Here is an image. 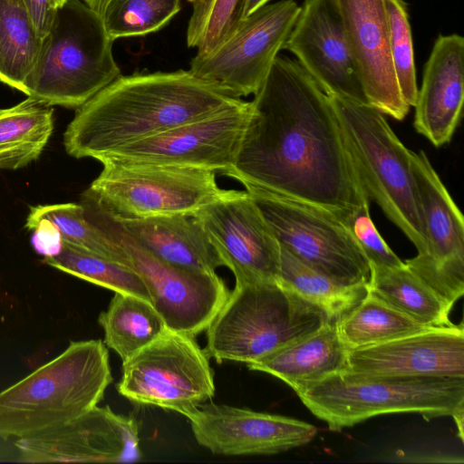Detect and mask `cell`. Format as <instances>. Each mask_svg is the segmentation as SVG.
<instances>
[{
	"instance_id": "cell-38",
	"label": "cell",
	"mask_w": 464,
	"mask_h": 464,
	"mask_svg": "<svg viewBox=\"0 0 464 464\" xmlns=\"http://www.w3.org/2000/svg\"><path fill=\"white\" fill-rule=\"evenodd\" d=\"M269 0H243L240 19L247 17L262 6L266 5Z\"/></svg>"
},
{
	"instance_id": "cell-34",
	"label": "cell",
	"mask_w": 464,
	"mask_h": 464,
	"mask_svg": "<svg viewBox=\"0 0 464 464\" xmlns=\"http://www.w3.org/2000/svg\"><path fill=\"white\" fill-rule=\"evenodd\" d=\"M389 23L390 50L401 95L409 106H414L418 85L411 29L407 7L402 0H385Z\"/></svg>"
},
{
	"instance_id": "cell-2",
	"label": "cell",
	"mask_w": 464,
	"mask_h": 464,
	"mask_svg": "<svg viewBox=\"0 0 464 464\" xmlns=\"http://www.w3.org/2000/svg\"><path fill=\"white\" fill-rule=\"evenodd\" d=\"M241 101L189 70L120 75L76 109L63 134V145L75 159L98 160Z\"/></svg>"
},
{
	"instance_id": "cell-36",
	"label": "cell",
	"mask_w": 464,
	"mask_h": 464,
	"mask_svg": "<svg viewBox=\"0 0 464 464\" xmlns=\"http://www.w3.org/2000/svg\"><path fill=\"white\" fill-rule=\"evenodd\" d=\"M31 230L34 232L32 245L38 254L44 257H49L60 253L63 238L53 223L48 219H41Z\"/></svg>"
},
{
	"instance_id": "cell-31",
	"label": "cell",
	"mask_w": 464,
	"mask_h": 464,
	"mask_svg": "<svg viewBox=\"0 0 464 464\" xmlns=\"http://www.w3.org/2000/svg\"><path fill=\"white\" fill-rule=\"evenodd\" d=\"M43 263L114 293L132 295L151 303L147 286L134 270L66 243L63 242L59 254L44 257Z\"/></svg>"
},
{
	"instance_id": "cell-17",
	"label": "cell",
	"mask_w": 464,
	"mask_h": 464,
	"mask_svg": "<svg viewBox=\"0 0 464 464\" xmlns=\"http://www.w3.org/2000/svg\"><path fill=\"white\" fill-rule=\"evenodd\" d=\"M185 417L198 445L222 456L277 454L309 443L317 433L300 420L213 402Z\"/></svg>"
},
{
	"instance_id": "cell-16",
	"label": "cell",
	"mask_w": 464,
	"mask_h": 464,
	"mask_svg": "<svg viewBox=\"0 0 464 464\" xmlns=\"http://www.w3.org/2000/svg\"><path fill=\"white\" fill-rule=\"evenodd\" d=\"M195 216L236 282L278 280L279 243L247 191L228 189Z\"/></svg>"
},
{
	"instance_id": "cell-7",
	"label": "cell",
	"mask_w": 464,
	"mask_h": 464,
	"mask_svg": "<svg viewBox=\"0 0 464 464\" xmlns=\"http://www.w3.org/2000/svg\"><path fill=\"white\" fill-rule=\"evenodd\" d=\"M296 394L331 430H341L383 414L416 412L428 420L451 416L464 406V378L362 377L342 371Z\"/></svg>"
},
{
	"instance_id": "cell-39",
	"label": "cell",
	"mask_w": 464,
	"mask_h": 464,
	"mask_svg": "<svg viewBox=\"0 0 464 464\" xmlns=\"http://www.w3.org/2000/svg\"><path fill=\"white\" fill-rule=\"evenodd\" d=\"M451 416L455 420L459 431V437L460 438L461 440H463L464 406L459 408Z\"/></svg>"
},
{
	"instance_id": "cell-40",
	"label": "cell",
	"mask_w": 464,
	"mask_h": 464,
	"mask_svg": "<svg viewBox=\"0 0 464 464\" xmlns=\"http://www.w3.org/2000/svg\"><path fill=\"white\" fill-rule=\"evenodd\" d=\"M56 1H57V3H58V5H60V4H62L64 0H56Z\"/></svg>"
},
{
	"instance_id": "cell-6",
	"label": "cell",
	"mask_w": 464,
	"mask_h": 464,
	"mask_svg": "<svg viewBox=\"0 0 464 464\" xmlns=\"http://www.w3.org/2000/svg\"><path fill=\"white\" fill-rule=\"evenodd\" d=\"M362 186L370 200L424 254L428 237L412 173L411 150L385 115L367 103L330 96Z\"/></svg>"
},
{
	"instance_id": "cell-14",
	"label": "cell",
	"mask_w": 464,
	"mask_h": 464,
	"mask_svg": "<svg viewBox=\"0 0 464 464\" xmlns=\"http://www.w3.org/2000/svg\"><path fill=\"white\" fill-rule=\"evenodd\" d=\"M411 161L428 247L404 263L454 304L464 294L463 216L426 153L411 150Z\"/></svg>"
},
{
	"instance_id": "cell-4",
	"label": "cell",
	"mask_w": 464,
	"mask_h": 464,
	"mask_svg": "<svg viewBox=\"0 0 464 464\" xmlns=\"http://www.w3.org/2000/svg\"><path fill=\"white\" fill-rule=\"evenodd\" d=\"M113 42L97 12L82 0H64L42 40L24 93L51 106L78 109L121 75Z\"/></svg>"
},
{
	"instance_id": "cell-20",
	"label": "cell",
	"mask_w": 464,
	"mask_h": 464,
	"mask_svg": "<svg viewBox=\"0 0 464 464\" xmlns=\"http://www.w3.org/2000/svg\"><path fill=\"white\" fill-rule=\"evenodd\" d=\"M367 102L401 121L410 108L395 76L385 0H334Z\"/></svg>"
},
{
	"instance_id": "cell-21",
	"label": "cell",
	"mask_w": 464,
	"mask_h": 464,
	"mask_svg": "<svg viewBox=\"0 0 464 464\" xmlns=\"http://www.w3.org/2000/svg\"><path fill=\"white\" fill-rule=\"evenodd\" d=\"M464 102V39L440 35L425 64L415 102L414 127L435 147L450 141Z\"/></svg>"
},
{
	"instance_id": "cell-10",
	"label": "cell",
	"mask_w": 464,
	"mask_h": 464,
	"mask_svg": "<svg viewBox=\"0 0 464 464\" xmlns=\"http://www.w3.org/2000/svg\"><path fill=\"white\" fill-rule=\"evenodd\" d=\"M118 392L130 401L185 416L216 392L209 355L195 337L169 328L122 362Z\"/></svg>"
},
{
	"instance_id": "cell-24",
	"label": "cell",
	"mask_w": 464,
	"mask_h": 464,
	"mask_svg": "<svg viewBox=\"0 0 464 464\" xmlns=\"http://www.w3.org/2000/svg\"><path fill=\"white\" fill-rule=\"evenodd\" d=\"M369 293L411 318L429 326L451 325L453 304L443 298L411 271L401 266H370Z\"/></svg>"
},
{
	"instance_id": "cell-12",
	"label": "cell",
	"mask_w": 464,
	"mask_h": 464,
	"mask_svg": "<svg viewBox=\"0 0 464 464\" xmlns=\"http://www.w3.org/2000/svg\"><path fill=\"white\" fill-rule=\"evenodd\" d=\"M82 204L125 248L129 255L127 266L143 280L151 304L167 327L194 337L206 331L229 295L225 281L216 272L185 269L158 259L130 239L111 219Z\"/></svg>"
},
{
	"instance_id": "cell-35",
	"label": "cell",
	"mask_w": 464,
	"mask_h": 464,
	"mask_svg": "<svg viewBox=\"0 0 464 464\" xmlns=\"http://www.w3.org/2000/svg\"><path fill=\"white\" fill-rule=\"evenodd\" d=\"M369 198L357 208L337 217L345 225L361 246L370 266L382 267L401 266L404 261L392 250L373 224L369 210Z\"/></svg>"
},
{
	"instance_id": "cell-1",
	"label": "cell",
	"mask_w": 464,
	"mask_h": 464,
	"mask_svg": "<svg viewBox=\"0 0 464 464\" xmlns=\"http://www.w3.org/2000/svg\"><path fill=\"white\" fill-rule=\"evenodd\" d=\"M251 103L236 160L222 175L338 215L369 198L330 96L296 61L277 55Z\"/></svg>"
},
{
	"instance_id": "cell-25",
	"label": "cell",
	"mask_w": 464,
	"mask_h": 464,
	"mask_svg": "<svg viewBox=\"0 0 464 464\" xmlns=\"http://www.w3.org/2000/svg\"><path fill=\"white\" fill-rule=\"evenodd\" d=\"M53 130V109L28 97L0 110V169H17L36 160Z\"/></svg>"
},
{
	"instance_id": "cell-27",
	"label": "cell",
	"mask_w": 464,
	"mask_h": 464,
	"mask_svg": "<svg viewBox=\"0 0 464 464\" xmlns=\"http://www.w3.org/2000/svg\"><path fill=\"white\" fill-rule=\"evenodd\" d=\"M41 219L58 228L63 242L127 266L129 255L120 241L86 211L82 203L38 205L30 208L24 227L31 230Z\"/></svg>"
},
{
	"instance_id": "cell-9",
	"label": "cell",
	"mask_w": 464,
	"mask_h": 464,
	"mask_svg": "<svg viewBox=\"0 0 464 464\" xmlns=\"http://www.w3.org/2000/svg\"><path fill=\"white\" fill-rule=\"evenodd\" d=\"M245 188L281 246L343 285L368 284L369 261L335 213L254 187Z\"/></svg>"
},
{
	"instance_id": "cell-19",
	"label": "cell",
	"mask_w": 464,
	"mask_h": 464,
	"mask_svg": "<svg viewBox=\"0 0 464 464\" xmlns=\"http://www.w3.org/2000/svg\"><path fill=\"white\" fill-rule=\"evenodd\" d=\"M343 372L362 377L464 378L463 324L348 350Z\"/></svg>"
},
{
	"instance_id": "cell-15",
	"label": "cell",
	"mask_w": 464,
	"mask_h": 464,
	"mask_svg": "<svg viewBox=\"0 0 464 464\" xmlns=\"http://www.w3.org/2000/svg\"><path fill=\"white\" fill-rule=\"evenodd\" d=\"M135 419L95 406L59 426L18 438V460L43 462H134L141 459Z\"/></svg>"
},
{
	"instance_id": "cell-11",
	"label": "cell",
	"mask_w": 464,
	"mask_h": 464,
	"mask_svg": "<svg viewBox=\"0 0 464 464\" xmlns=\"http://www.w3.org/2000/svg\"><path fill=\"white\" fill-rule=\"evenodd\" d=\"M300 6L294 0L266 5L238 20L209 53L196 54L189 71L241 98L255 94L288 38Z\"/></svg>"
},
{
	"instance_id": "cell-32",
	"label": "cell",
	"mask_w": 464,
	"mask_h": 464,
	"mask_svg": "<svg viewBox=\"0 0 464 464\" xmlns=\"http://www.w3.org/2000/svg\"><path fill=\"white\" fill-rule=\"evenodd\" d=\"M180 7V0H109L102 18L108 34L115 41L159 31Z\"/></svg>"
},
{
	"instance_id": "cell-3",
	"label": "cell",
	"mask_w": 464,
	"mask_h": 464,
	"mask_svg": "<svg viewBox=\"0 0 464 464\" xmlns=\"http://www.w3.org/2000/svg\"><path fill=\"white\" fill-rule=\"evenodd\" d=\"M112 382L102 340L70 342L58 356L0 392V438H24L87 412Z\"/></svg>"
},
{
	"instance_id": "cell-22",
	"label": "cell",
	"mask_w": 464,
	"mask_h": 464,
	"mask_svg": "<svg viewBox=\"0 0 464 464\" xmlns=\"http://www.w3.org/2000/svg\"><path fill=\"white\" fill-rule=\"evenodd\" d=\"M113 222L144 250L174 266L215 273L224 266L195 215Z\"/></svg>"
},
{
	"instance_id": "cell-8",
	"label": "cell",
	"mask_w": 464,
	"mask_h": 464,
	"mask_svg": "<svg viewBox=\"0 0 464 464\" xmlns=\"http://www.w3.org/2000/svg\"><path fill=\"white\" fill-rule=\"evenodd\" d=\"M82 195L84 203L115 222L195 215L223 197L216 172L202 169L103 161Z\"/></svg>"
},
{
	"instance_id": "cell-30",
	"label": "cell",
	"mask_w": 464,
	"mask_h": 464,
	"mask_svg": "<svg viewBox=\"0 0 464 464\" xmlns=\"http://www.w3.org/2000/svg\"><path fill=\"white\" fill-rule=\"evenodd\" d=\"M336 327L348 350L382 343L433 328L411 318L370 293L336 322Z\"/></svg>"
},
{
	"instance_id": "cell-29",
	"label": "cell",
	"mask_w": 464,
	"mask_h": 464,
	"mask_svg": "<svg viewBox=\"0 0 464 464\" xmlns=\"http://www.w3.org/2000/svg\"><path fill=\"white\" fill-rule=\"evenodd\" d=\"M42 38L21 0H0V81L24 92Z\"/></svg>"
},
{
	"instance_id": "cell-28",
	"label": "cell",
	"mask_w": 464,
	"mask_h": 464,
	"mask_svg": "<svg viewBox=\"0 0 464 464\" xmlns=\"http://www.w3.org/2000/svg\"><path fill=\"white\" fill-rule=\"evenodd\" d=\"M280 246L278 280L300 296L321 308L337 322L352 311L368 293V284L343 285L308 266Z\"/></svg>"
},
{
	"instance_id": "cell-13",
	"label": "cell",
	"mask_w": 464,
	"mask_h": 464,
	"mask_svg": "<svg viewBox=\"0 0 464 464\" xmlns=\"http://www.w3.org/2000/svg\"><path fill=\"white\" fill-rule=\"evenodd\" d=\"M252 114L242 100L209 116L124 146L98 160L202 169L223 174L234 163Z\"/></svg>"
},
{
	"instance_id": "cell-37",
	"label": "cell",
	"mask_w": 464,
	"mask_h": 464,
	"mask_svg": "<svg viewBox=\"0 0 464 464\" xmlns=\"http://www.w3.org/2000/svg\"><path fill=\"white\" fill-rule=\"evenodd\" d=\"M28 12L39 36L49 33L58 6L56 0H21Z\"/></svg>"
},
{
	"instance_id": "cell-18",
	"label": "cell",
	"mask_w": 464,
	"mask_h": 464,
	"mask_svg": "<svg viewBox=\"0 0 464 464\" xmlns=\"http://www.w3.org/2000/svg\"><path fill=\"white\" fill-rule=\"evenodd\" d=\"M283 49L327 95L368 104L334 0H304Z\"/></svg>"
},
{
	"instance_id": "cell-26",
	"label": "cell",
	"mask_w": 464,
	"mask_h": 464,
	"mask_svg": "<svg viewBox=\"0 0 464 464\" xmlns=\"http://www.w3.org/2000/svg\"><path fill=\"white\" fill-rule=\"evenodd\" d=\"M98 323L104 333V343L122 362L159 337L166 323L153 304L140 297L115 293Z\"/></svg>"
},
{
	"instance_id": "cell-5",
	"label": "cell",
	"mask_w": 464,
	"mask_h": 464,
	"mask_svg": "<svg viewBox=\"0 0 464 464\" xmlns=\"http://www.w3.org/2000/svg\"><path fill=\"white\" fill-rule=\"evenodd\" d=\"M330 321L318 306L279 280L236 282L207 331L206 351L217 362L251 363Z\"/></svg>"
},
{
	"instance_id": "cell-33",
	"label": "cell",
	"mask_w": 464,
	"mask_h": 464,
	"mask_svg": "<svg viewBox=\"0 0 464 464\" xmlns=\"http://www.w3.org/2000/svg\"><path fill=\"white\" fill-rule=\"evenodd\" d=\"M192 5L187 44L197 54L214 49L240 20L243 0H188Z\"/></svg>"
},
{
	"instance_id": "cell-23",
	"label": "cell",
	"mask_w": 464,
	"mask_h": 464,
	"mask_svg": "<svg viewBox=\"0 0 464 464\" xmlns=\"http://www.w3.org/2000/svg\"><path fill=\"white\" fill-rule=\"evenodd\" d=\"M348 349L336 322L328 321L314 333L246 364L251 371L271 374L295 392L345 369Z\"/></svg>"
}]
</instances>
